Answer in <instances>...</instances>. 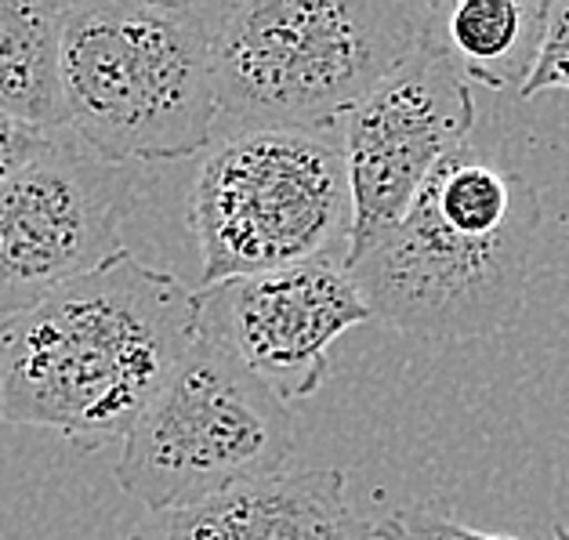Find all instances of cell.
Instances as JSON below:
<instances>
[{
  "instance_id": "14",
  "label": "cell",
  "mask_w": 569,
  "mask_h": 540,
  "mask_svg": "<svg viewBox=\"0 0 569 540\" xmlns=\"http://www.w3.org/2000/svg\"><path fill=\"white\" fill-rule=\"evenodd\" d=\"M392 519L399 526L402 540H519L508 533H482L476 526L457 522L453 516H447L436 504H418V508H399L392 511ZM551 540H569V526L555 522Z\"/></svg>"
},
{
  "instance_id": "10",
  "label": "cell",
  "mask_w": 569,
  "mask_h": 540,
  "mask_svg": "<svg viewBox=\"0 0 569 540\" xmlns=\"http://www.w3.org/2000/svg\"><path fill=\"white\" fill-rule=\"evenodd\" d=\"M345 493L341 468L280 472L163 522L168 540H373Z\"/></svg>"
},
{
  "instance_id": "12",
  "label": "cell",
  "mask_w": 569,
  "mask_h": 540,
  "mask_svg": "<svg viewBox=\"0 0 569 540\" xmlns=\"http://www.w3.org/2000/svg\"><path fill=\"white\" fill-rule=\"evenodd\" d=\"M0 113L40 131H66L62 4L0 0Z\"/></svg>"
},
{
  "instance_id": "3",
  "label": "cell",
  "mask_w": 569,
  "mask_h": 540,
  "mask_svg": "<svg viewBox=\"0 0 569 540\" xmlns=\"http://www.w3.org/2000/svg\"><path fill=\"white\" fill-rule=\"evenodd\" d=\"M218 19L221 4L207 0L62 4L66 131L120 168L211 146Z\"/></svg>"
},
{
  "instance_id": "2",
  "label": "cell",
  "mask_w": 569,
  "mask_h": 540,
  "mask_svg": "<svg viewBox=\"0 0 569 540\" xmlns=\"http://www.w3.org/2000/svg\"><path fill=\"white\" fill-rule=\"evenodd\" d=\"M537 186L493 152L461 146L402 221L349 276L373 320L428 341H476L519 320L540 240Z\"/></svg>"
},
{
  "instance_id": "9",
  "label": "cell",
  "mask_w": 569,
  "mask_h": 540,
  "mask_svg": "<svg viewBox=\"0 0 569 540\" xmlns=\"http://www.w3.org/2000/svg\"><path fill=\"white\" fill-rule=\"evenodd\" d=\"M370 320L349 269L319 261L197 290V338L251 370L283 403L323 389L330 344Z\"/></svg>"
},
{
  "instance_id": "16",
  "label": "cell",
  "mask_w": 569,
  "mask_h": 540,
  "mask_svg": "<svg viewBox=\"0 0 569 540\" xmlns=\"http://www.w3.org/2000/svg\"><path fill=\"white\" fill-rule=\"evenodd\" d=\"M373 540H402V533H399V526H396L392 516L378 522V530H373Z\"/></svg>"
},
{
  "instance_id": "6",
  "label": "cell",
  "mask_w": 569,
  "mask_h": 540,
  "mask_svg": "<svg viewBox=\"0 0 569 540\" xmlns=\"http://www.w3.org/2000/svg\"><path fill=\"white\" fill-rule=\"evenodd\" d=\"M295 418L226 352L197 344L120 442L113 479L160 516L287 472Z\"/></svg>"
},
{
  "instance_id": "15",
  "label": "cell",
  "mask_w": 569,
  "mask_h": 540,
  "mask_svg": "<svg viewBox=\"0 0 569 540\" xmlns=\"http://www.w3.org/2000/svg\"><path fill=\"white\" fill-rule=\"evenodd\" d=\"M48 134L51 131L30 128V123L11 120V117L0 113V186H4L8 178L16 174L22 163L48 142Z\"/></svg>"
},
{
  "instance_id": "1",
  "label": "cell",
  "mask_w": 569,
  "mask_h": 540,
  "mask_svg": "<svg viewBox=\"0 0 569 540\" xmlns=\"http://www.w3.org/2000/svg\"><path fill=\"white\" fill-rule=\"evenodd\" d=\"M197 344V290L128 247L0 323V421L123 442Z\"/></svg>"
},
{
  "instance_id": "13",
  "label": "cell",
  "mask_w": 569,
  "mask_h": 540,
  "mask_svg": "<svg viewBox=\"0 0 569 540\" xmlns=\"http://www.w3.org/2000/svg\"><path fill=\"white\" fill-rule=\"evenodd\" d=\"M545 91H569V0L548 4L545 40H540L533 73L519 94L522 99H537Z\"/></svg>"
},
{
  "instance_id": "4",
  "label": "cell",
  "mask_w": 569,
  "mask_h": 540,
  "mask_svg": "<svg viewBox=\"0 0 569 540\" xmlns=\"http://www.w3.org/2000/svg\"><path fill=\"white\" fill-rule=\"evenodd\" d=\"M410 0H221L214 138L258 128L338 131L425 44Z\"/></svg>"
},
{
  "instance_id": "5",
  "label": "cell",
  "mask_w": 569,
  "mask_h": 540,
  "mask_svg": "<svg viewBox=\"0 0 569 540\" xmlns=\"http://www.w3.org/2000/svg\"><path fill=\"white\" fill-rule=\"evenodd\" d=\"M203 283L298 266H345L352 192L338 131L258 128L207 149L189 197Z\"/></svg>"
},
{
  "instance_id": "8",
  "label": "cell",
  "mask_w": 569,
  "mask_h": 540,
  "mask_svg": "<svg viewBox=\"0 0 569 540\" xmlns=\"http://www.w3.org/2000/svg\"><path fill=\"white\" fill-rule=\"evenodd\" d=\"M471 128V84L439 51L432 33H425V44L341 123L345 174L352 192L349 261L367 254L399 226L439 163L468 146Z\"/></svg>"
},
{
  "instance_id": "7",
  "label": "cell",
  "mask_w": 569,
  "mask_h": 540,
  "mask_svg": "<svg viewBox=\"0 0 569 540\" xmlns=\"http://www.w3.org/2000/svg\"><path fill=\"white\" fill-rule=\"evenodd\" d=\"M134 203L128 168L94 157L69 131H51L0 186V320L117 258Z\"/></svg>"
},
{
  "instance_id": "11",
  "label": "cell",
  "mask_w": 569,
  "mask_h": 540,
  "mask_svg": "<svg viewBox=\"0 0 569 540\" xmlns=\"http://www.w3.org/2000/svg\"><path fill=\"white\" fill-rule=\"evenodd\" d=\"M545 0H457L428 8V33L468 84L526 88L545 40Z\"/></svg>"
},
{
  "instance_id": "17",
  "label": "cell",
  "mask_w": 569,
  "mask_h": 540,
  "mask_svg": "<svg viewBox=\"0 0 569 540\" xmlns=\"http://www.w3.org/2000/svg\"><path fill=\"white\" fill-rule=\"evenodd\" d=\"M134 540H146V537H134Z\"/></svg>"
}]
</instances>
